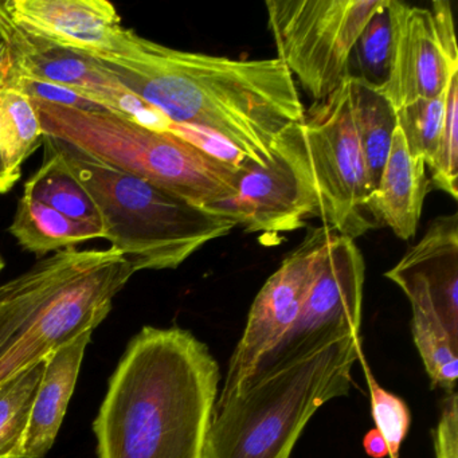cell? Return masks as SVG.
Returning a JSON list of instances; mask_svg holds the SVG:
<instances>
[{
  "label": "cell",
  "instance_id": "6da1fadb",
  "mask_svg": "<svg viewBox=\"0 0 458 458\" xmlns=\"http://www.w3.org/2000/svg\"><path fill=\"white\" fill-rule=\"evenodd\" d=\"M96 61L168 127L202 131L256 163L272 159L276 141L304 120L296 81L278 58L184 52L127 29L119 49Z\"/></svg>",
  "mask_w": 458,
  "mask_h": 458
},
{
  "label": "cell",
  "instance_id": "d6a6232c",
  "mask_svg": "<svg viewBox=\"0 0 458 458\" xmlns=\"http://www.w3.org/2000/svg\"><path fill=\"white\" fill-rule=\"evenodd\" d=\"M4 259H2V257H0V272H2V269H4Z\"/></svg>",
  "mask_w": 458,
  "mask_h": 458
},
{
  "label": "cell",
  "instance_id": "4dcf8cb0",
  "mask_svg": "<svg viewBox=\"0 0 458 458\" xmlns=\"http://www.w3.org/2000/svg\"><path fill=\"white\" fill-rule=\"evenodd\" d=\"M20 181V179L15 178L10 174V171L7 170L6 163H4V154H2V148H0V194H6L9 192L13 187L15 186V183Z\"/></svg>",
  "mask_w": 458,
  "mask_h": 458
},
{
  "label": "cell",
  "instance_id": "2e32d148",
  "mask_svg": "<svg viewBox=\"0 0 458 458\" xmlns=\"http://www.w3.org/2000/svg\"><path fill=\"white\" fill-rule=\"evenodd\" d=\"M93 331H87L45 358L41 382L31 406L23 458H44L63 425Z\"/></svg>",
  "mask_w": 458,
  "mask_h": 458
},
{
  "label": "cell",
  "instance_id": "44dd1931",
  "mask_svg": "<svg viewBox=\"0 0 458 458\" xmlns=\"http://www.w3.org/2000/svg\"><path fill=\"white\" fill-rule=\"evenodd\" d=\"M44 139L33 100L0 80V148L13 176L21 178L23 163L44 144Z\"/></svg>",
  "mask_w": 458,
  "mask_h": 458
},
{
  "label": "cell",
  "instance_id": "9a60e30c",
  "mask_svg": "<svg viewBox=\"0 0 458 458\" xmlns=\"http://www.w3.org/2000/svg\"><path fill=\"white\" fill-rule=\"evenodd\" d=\"M4 6L30 33L95 60L114 55L127 31L106 0H7Z\"/></svg>",
  "mask_w": 458,
  "mask_h": 458
},
{
  "label": "cell",
  "instance_id": "52a82bcc",
  "mask_svg": "<svg viewBox=\"0 0 458 458\" xmlns=\"http://www.w3.org/2000/svg\"><path fill=\"white\" fill-rule=\"evenodd\" d=\"M385 0H267L278 60L313 103L348 80L353 45Z\"/></svg>",
  "mask_w": 458,
  "mask_h": 458
},
{
  "label": "cell",
  "instance_id": "4fadbf2b",
  "mask_svg": "<svg viewBox=\"0 0 458 458\" xmlns=\"http://www.w3.org/2000/svg\"><path fill=\"white\" fill-rule=\"evenodd\" d=\"M391 64L387 81L379 92L395 111L420 100L444 95L458 73L441 44L428 9L388 0Z\"/></svg>",
  "mask_w": 458,
  "mask_h": 458
},
{
  "label": "cell",
  "instance_id": "7402d4cb",
  "mask_svg": "<svg viewBox=\"0 0 458 458\" xmlns=\"http://www.w3.org/2000/svg\"><path fill=\"white\" fill-rule=\"evenodd\" d=\"M45 359L0 387V458H23L31 406Z\"/></svg>",
  "mask_w": 458,
  "mask_h": 458
},
{
  "label": "cell",
  "instance_id": "30bf717a",
  "mask_svg": "<svg viewBox=\"0 0 458 458\" xmlns=\"http://www.w3.org/2000/svg\"><path fill=\"white\" fill-rule=\"evenodd\" d=\"M334 230L310 227L304 240L286 256L254 299L242 337L230 359L218 399L229 396L296 324Z\"/></svg>",
  "mask_w": 458,
  "mask_h": 458
},
{
  "label": "cell",
  "instance_id": "5bb4252c",
  "mask_svg": "<svg viewBox=\"0 0 458 458\" xmlns=\"http://www.w3.org/2000/svg\"><path fill=\"white\" fill-rule=\"evenodd\" d=\"M412 313L441 326L458 342V216L434 219L422 238L386 272Z\"/></svg>",
  "mask_w": 458,
  "mask_h": 458
},
{
  "label": "cell",
  "instance_id": "d6986e66",
  "mask_svg": "<svg viewBox=\"0 0 458 458\" xmlns=\"http://www.w3.org/2000/svg\"><path fill=\"white\" fill-rule=\"evenodd\" d=\"M10 233L25 250L38 257L87 241L104 240L100 227L74 221L50 206L23 195L18 200Z\"/></svg>",
  "mask_w": 458,
  "mask_h": 458
},
{
  "label": "cell",
  "instance_id": "8992f818",
  "mask_svg": "<svg viewBox=\"0 0 458 458\" xmlns=\"http://www.w3.org/2000/svg\"><path fill=\"white\" fill-rule=\"evenodd\" d=\"M53 140L92 195L100 211L104 240L124 254L135 272L176 269L203 246L238 226L225 214Z\"/></svg>",
  "mask_w": 458,
  "mask_h": 458
},
{
  "label": "cell",
  "instance_id": "e0dca14e",
  "mask_svg": "<svg viewBox=\"0 0 458 458\" xmlns=\"http://www.w3.org/2000/svg\"><path fill=\"white\" fill-rule=\"evenodd\" d=\"M428 189L425 160L409 154L396 127L382 175L369 197L372 216L377 225L390 227L396 237L410 240L417 233Z\"/></svg>",
  "mask_w": 458,
  "mask_h": 458
},
{
  "label": "cell",
  "instance_id": "ba28073f",
  "mask_svg": "<svg viewBox=\"0 0 458 458\" xmlns=\"http://www.w3.org/2000/svg\"><path fill=\"white\" fill-rule=\"evenodd\" d=\"M301 127L324 226L351 240L379 226L369 208L372 187L353 124L350 81L313 103Z\"/></svg>",
  "mask_w": 458,
  "mask_h": 458
},
{
  "label": "cell",
  "instance_id": "277c9868",
  "mask_svg": "<svg viewBox=\"0 0 458 458\" xmlns=\"http://www.w3.org/2000/svg\"><path fill=\"white\" fill-rule=\"evenodd\" d=\"M116 248L55 251L0 285V387L98 328L135 275Z\"/></svg>",
  "mask_w": 458,
  "mask_h": 458
},
{
  "label": "cell",
  "instance_id": "d4e9b609",
  "mask_svg": "<svg viewBox=\"0 0 458 458\" xmlns=\"http://www.w3.org/2000/svg\"><path fill=\"white\" fill-rule=\"evenodd\" d=\"M446 92L436 98H420L396 111V123L407 151L411 157L425 160L426 165L433 157L441 135Z\"/></svg>",
  "mask_w": 458,
  "mask_h": 458
},
{
  "label": "cell",
  "instance_id": "83f0119b",
  "mask_svg": "<svg viewBox=\"0 0 458 458\" xmlns=\"http://www.w3.org/2000/svg\"><path fill=\"white\" fill-rule=\"evenodd\" d=\"M436 458H458V394L452 391L442 402L438 425L434 430Z\"/></svg>",
  "mask_w": 458,
  "mask_h": 458
},
{
  "label": "cell",
  "instance_id": "603a6c76",
  "mask_svg": "<svg viewBox=\"0 0 458 458\" xmlns=\"http://www.w3.org/2000/svg\"><path fill=\"white\" fill-rule=\"evenodd\" d=\"M388 0L367 22L353 45L348 63V79L358 80L374 89L383 88L390 73L391 25Z\"/></svg>",
  "mask_w": 458,
  "mask_h": 458
},
{
  "label": "cell",
  "instance_id": "7a4b0ae2",
  "mask_svg": "<svg viewBox=\"0 0 458 458\" xmlns=\"http://www.w3.org/2000/svg\"><path fill=\"white\" fill-rule=\"evenodd\" d=\"M218 385V363L191 332L144 327L93 423L98 458L205 457Z\"/></svg>",
  "mask_w": 458,
  "mask_h": 458
},
{
  "label": "cell",
  "instance_id": "4316f807",
  "mask_svg": "<svg viewBox=\"0 0 458 458\" xmlns=\"http://www.w3.org/2000/svg\"><path fill=\"white\" fill-rule=\"evenodd\" d=\"M363 369L367 385H369V398H371L372 418L377 425L375 428L385 438L388 455L391 458H398L402 442L406 438L407 431L410 428V420H411L409 407L403 399L399 398L395 394L388 393L387 390L377 385L374 375L371 374L369 367L364 360Z\"/></svg>",
  "mask_w": 458,
  "mask_h": 458
},
{
  "label": "cell",
  "instance_id": "484cf974",
  "mask_svg": "<svg viewBox=\"0 0 458 458\" xmlns=\"http://www.w3.org/2000/svg\"><path fill=\"white\" fill-rule=\"evenodd\" d=\"M430 186L458 198V73L450 80L445 103L444 125L436 152L428 165Z\"/></svg>",
  "mask_w": 458,
  "mask_h": 458
},
{
  "label": "cell",
  "instance_id": "ac0fdd59",
  "mask_svg": "<svg viewBox=\"0 0 458 458\" xmlns=\"http://www.w3.org/2000/svg\"><path fill=\"white\" fill-rule=\"evenodd\" d=\"M44 146V163L26 182L23 197L39 200L74 221L103 229L100 211L92 195L66 163L55 141L45 136Z\"/></svg>",
  "mask_w": 458,
  "mask_h": 458
},
{
  "label": "cell",
  "instance_id": "9c48e42d",
  "mask_svg": "<svg viewBox=\"0 0 458 458\" xmlns=\"http://www.w3.org/2000/svg\"><path fill=\"white\" fill-rule=\"evenodd\" d=\"M301 123L280 136L267 162L238 157L235 194L208 210L230 216L246 233L261 234L265 242L320 218Z\"/></svg>",
  "mask_w": 458,
  "mask_h": 458
},
{
  "label": "cell",
  "instance_id": "8fae6325",
  "mask_svg": "<svg viewBox=\"0 0 458 458\" xmlns=\"http://www.w3.org/2000/svg\"><path fill=\"white\" fill-rule=\"evenodd\" d=\"M0 38L9 68L41 81L69 88L106 111L165 130L168 123L124 89L95 58L66 49L18 25L0 2Z\"/></svg>",
  "mask_w": 458,
  "mask_h": 458
},
{
  "label": "cell",
  "instance_id": "f546056e",
  "mask_svg": "<svg viewBox=\"0 0 458 458\" xmlns=\"http://www.w3.org/2000/svg\"><path fill=\"white\" fill-rule=\"evenodd\" d=\"M363 446L366 449L367 454L372 458H385L388 455L387 445H386L385 438L382 434L374 428L366 434L363 439Z\"/></svg>",
  "mask_w": 458,
  "mask_h": 458
},
{
  "label": "cell",
  "instance_id": "3957f363",
  "mask_svg": "<svg viewBox=\"0 0 458 458\" xmlns=\"http://www.w3.org/2000/svg\"><path fill=\"white\" fill-rule=\"evenodd\" d=\"M360 344V334L342 335L254 369L216 399L203 458H291L313 414L350 393Z\"/></svg>",
  "mask_w": 458,
  "mask_h": 458
},
{
  "label": "cell",
  "instance_id": "5b68a950",
  "mask_svg": "<svg viewBox=\"0 0 458 458\" xmlns=\"http://www.w3.org/2000/svg\"><path fill=\"white\" fill-rule=\"evenodd\" d=\"M47 138L211 208L235 194L237 159L208 151L173 131L157 130L109 111H80L33 100Z\"/></svg>",
  "mask_w": 458,
  "mask_h": 458
},
{
  "label": "cell",
  "instance_id": "ffe728a7",
  "mask_svg": "<svg viewBox=\"0 0 458 458\" xmlns=\"http://www.w3.org/2000/svg\"><path fill=\"white\" fill-rule=\"evenodd\" d=\"M348 81L356 136L374 191L398 127L396 111L379 90L358 80L348 79Z\"/></svg>",
  "mask_w": 458,
  "mask_h": 458
},
{
  "label": "cell",
  "instance_id": "836d02e7",
  "mask_svg": "<svg viewBox=\"0 0 458 458\" xmlns=\"http://www.w3.org/2000/svg\"><path fill=\"white\" fill-rule=\"evenodd\" d=\"M7 65H9V64H7ZM4 71H6V69H4ZM4 71L0 72V80H2V76H4Z\"/></svg>",
  "mask_w": 458,
  "mask_h": 458
},
{
  "label": "cell",
  "instance_id": "1f68e13d",
  "mask_svg": "<svg viewBox=\"0 0 458 458\" xmlns=\"http://www.w3.org/2000/svg\"><path fill=\"white\" fill-rule=\"evenodd\" d=\"M7 64H9V55H7L4 41L0 38V72H4L7 68Z\"/></svg>",
  "mask_w": 458,
  "mask_h": 458
},
{
  "label": "cell",
  "instance_id": "cb8c5ba5",
  "mask_svg": "<svg viewBox=\"0 0 458 458\" xmlns=\"http://www.w3.org/2000/svg\"><path fill=\"white\" fill-rule=\"evenodd\" d=\"M412 339L433 387L455 391L458 377V342L438 324L412 313Z\"/></svg>",
  "mask_w": 458,
  "mask_h": 458
},
{
  "label": "cell",
  "instance_id": "f1b7e54d",
  "mask_svg": "<svg viewBox=\"0 0 458 458\" xmlns=\"http://www.w3.org/2000/svg\"><path fill=\"white\" fill-rule=\"evenodd\" d=\"M433 15L434 26L441 44L453 60L458 61L457 41H455L454 23H453L452 6L445 0H436L428 9Z\"/></svg>",
  "mask_w": 458,
  "mask_h": 458
},
{
  "label": "cell",
  "instance_id": "7c38bea8",
  "mask_svg": "<svg viewBox=\"0 0 458 458\" xmlns=\"http://www.w3.org/2000/svg\"><path fill=\"white\" fill-rule=\"evenodd\" d=\"M364 273V259L355 240L335 232L296 324L253 369L269 366L307 343L360 334Z\"/></svg>",
  "mask_w": 458,
  "mask_h": 458
}]
</instances>
